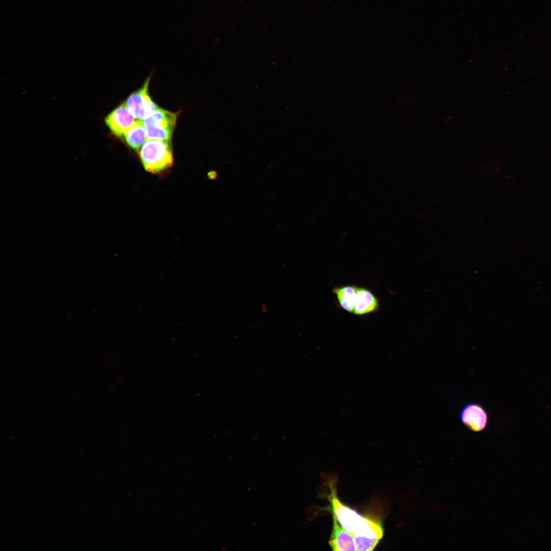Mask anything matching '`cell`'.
<instances>
[{"label":"cell","instance_id":"30bf717a","mask_svg":"<svg viewBox=\"0 0 551 551\" xmlns=\"http://www.w3.org/2000/svg\"><path fill=\"white\" fill-rule=\"evenodd\" d=\"M357 288V286L350 285L337 286L333 289L340 307L348 313H353Z\"/></svg>","mask_w":551,"mask_h":551},{"label":"cell","instance_id":"8992f818","mask_svg":"<svg viewBox=\"0 0 551 551\" xmlns=\"http://www.w3.org/2000/svg\"><path fill=\"white\" fill-rule=\"evenodd\" d=\"M135 118L125 103H123L111 112L105 121L114 135L118 137H123L137 121V119Z\"/></svg>","mask_w":551,"mask_h":551},{"label":"cell","instance_id":"7a4b0ae2","mask_svg":"<svg viewBox=\"0 0 551 551\" xmlns=\"http://www.w3.org/2000/svg\"><path fill=\"white\" fill-rule=\"evenodd\" d=\"M329 486L330 493L328 498L332 514L340 524L353 535L366 528L373 518L361 515L342 503L337 496L334 481H329Z\"/></svg>","mask_w":551,"mask_h":551},{"label":"cell","instance_id":"3957f363","mask_svg":"<svg viewBox=\"0 0 551 551\" xmlns=\"http://www.w3.org/2000/svg\"><path fill=\"white\" fill-rule=\"evenodd\" d=\"M178 114L159 107L142 120L147 138L170 142Z\"/></svg>","mask_w":551,"mask_h":551},{"label":"cell","instance_id":"52a82bcc","mask_svg":"<svg viewBox=\"0 0 551 551\" xmlns=\"http://www.w3.org/2000/svg\"><path fill=\"white\" fill-rule=\"evenodd\" d=\"M384 535V529L379 520L373 518L362 531L353 535L357 550H374Z\"/></svg>","mask_w":551,"mask_h":551},{"label":"cell","instance_id":"6da1fadb","mask_svg":"<svg viewBox=\"0 0 551 551\" xmlns=\"http://www.w3.org/2000/svg\"><path fill=\"white\" fill-rule=\"evenodd\" d=\"M139 157L147 171L154 173L163 171L173 163L170 142L148 139L139 149Z\"/></svg>","mask_w":551,"mask_h":551},{"label":"cell","instance_id":"9c48e42d","mask_svg":"<svg viewBox=\"0 0 551 551\" xmlns=\"http://www.w3.org/2000/svg\"><path fill=\"white\" fill-rule=\"evenodd\" d=\"M379 299L369 289L358 287L353 314L363 316L375 313L379 310Z\"/></svg>","mask_w":551,"mask_h":551},{"label":"cell","instance_id":"277c9868","mask_svg":"<svg viewBox=\"0 0 551 551\" xmlns=\"http://www.w3.org/2000/svg\"><path fill=\"white\" fill-rule=\"evenodd\" d=\"M149 81L150 77H148L142 87L132 93L124 103L137 120H143L159 108L149 95Z\"/></svg>","mask_w":551,"mask_h":551},{"label":"cell","instance_id":"8fae6325","mask_svg":"<svg viewBox=\"0 0 551 551\" xmlns=\"http://www.w3.org/2000/svg\"><path fill=\"white\" fill-rule=\"evenodd\" d=\"M128 145L135 150L140 149L146 141V133L142 120H137L123 136Z\"/></svg>","mask_w":551,"mask_h":551},{"label":"cell","instance_id":"5b68a950","mask_svg":"<svg viewBox=\"0 0 551 551\" xmlns=\"http://www.w3.org/2000/svg\"><path fill=\"white\" fill-rule=\"evenodd\" d=\"M459 417L466 428L474 432H481L488 427L489 414L485 407L477 402H469L461 409Z\"/></svg>","mask_w":551,"mask_h":551},{"label":"cell","instance_id":"ba28073f","mask_svg":"<svg viewBox=\"0 0 551 551\" xmlns=\"http://www.w3.org/2000/svg\"><path fill=\"white\" fill-rule=\"evenodd\" d=\"M333 525L329 544L335 551L357 550L353 535L344 529L332 514Z\"/></svg>","mask_w":551,"mask_h":551}]
</instances>
